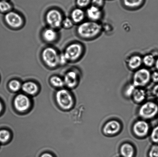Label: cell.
I'll return each instance as SVG.
<instances>
[{
  "mask_svg": "<svg viewBox=\"0 0 158 157\" xmlns=\"http://www.w3.org/2000/svg\"><path fill=\"white\" fill-rule=\"evenodd\" d=\"M103 32V26L100 22L84 21L79 25L77 33L79 37L86 41L97 39Z\"/></svg>",
  "mask_w": 158,
  "mask_h": 157,
  "instance_id": "1",
  "label": "cell"
},
{
  "mask_svg": "<svg viewBox=\"0 0 158 157\" xmlns=\"http://www.w3.org/2000/svg\"><path fill=\"white\" fill-rule=\"evenodd\" d=\"M151 72L146 67H141L134 72L132 76L133 85L136 87H144L151 81Z\"/></svg>",
  "mask_w": 158,
  "mask_h": 157,
  "instance_id": "2",
  "label": "cell"
},
{
  "mask_svg": "<svg viewBox=\"0 0 158 157\" xmlns=\"http://www.w3.org/2000/svg\"><path fill=\"white\" fill-rule=\"evenodd\" d=\"M85 52V48L80 43H73L66 48L64 54L68 61H74L80 59Z\"/></svg>",
  "mask_w": 158,
  "mask_h": 157,
  "instance_id": "3",
  "label": "cell"
},
{
  "mask_svg": "<svg viewBox=\"0 0 158 157\" xmlns=\"http://www.w3.org/2000/svg\"><path fill=\"white\" fill-rule=\"evenodd\" d=\"M42 57L45 64L49 67L55 68L59 64V55L52 48L45 49L42 53Z\"/></svg>",
  "mask_w": 158,
  "mask_h": 157,
  "instance_id": "4",
  "label": "cell"
},
{
  "mask_svg": "<svg viewBox=\"0 0 158 157\" xmlns=\"http://www.w3.org/2000/svg\"><path fill=\"white\" fill-rule=\"evenodd\" d=\"M139 115L145 119H151L158 115V104L153 101H148L140 107Z\"/></svg>",
  "mask_w": 158,
  "mask_h": 157,
  "instance_id": "5",
  "label": "cell"
},
{
  "mask_svg": "<svg viewBox=\"0 0 158 157\" xmlns=\"http://www.w3.org/2000/svg\"><path fill=\"white\" fill-rule=\"evenodd\" d=\"M56 99L60 107L64 110H69L73 104L72 95L67 90L64 89H62L57 92Z\"/></svg>",
  "mask_w": 158,
  "mask_h": 157,
  "instance_id": "6",
  "label": "cell"
},
{
  "mask_svg": "<svg viewBox=\"0 0 158 157\" xmlns=\"http://www.w3.org/2000/svg\"><path fill=\"white\" fill-rule=\"evenodd\" d=\"M46 21L52 28H59L62 25V15L59 11L52 9L48 12L46 15Z\"/></svg>",
  "mask_w": 158,
  "mask_h": 157,
  "instance_id": "7",
  "label": "cell"
},
{
  "mask_svg": "<svg viewBox=\"0 0 158 157\" xmlns=\"http://www.w3.org/2000/svg\"><path fill=\"white\" fill-rule=\"evenodd\" d=\"M85 13L88 20L95 22H100L104 16L103 9L92 5L86 9Z\"/></svg>",
  "mask_w": 158,
  "mask_h": 157,
  "instance_id": "8",
  "label": "cell"
},
{
  "mask_svg": "<svg viewBox=\"0 0 158 157\" xmlns=\"http://www.w3.org/2000/svg\"><path fill=\"white\" fill-rule=\"evenodd\" d=\"M6 23L10 27L18 28L21 27L23 24V20L21 15L16 12L9 11L5 16Z\"/></svg>",
  "mask_w": 158,
  "mask_h": 157,
  "instance_id": "9",
  "label": "cell"
},
{
  "mask_svg": "<svg viewBox=\"0 0 158 157\" xmlns=\"http://www.w3.org/2000/svg\"><path fill=\"white\" fill-rule=\"evenodd\" d=\"M14 103L15 108L20 112L27 110L30 104L29 98L23 94H19L17 96L14 100Z\"/></svg>",
  "mask_w": 158,
  "mask_h": 157,
  "instance_id": "10",
  "label": "cell"
},
{
  "mask_svg": "<svg viewBox=\"0 0 158 157\" xmlns=\"http://www.w3.org/2000/svg\"><path fill=\"white\" fill-rule=\"evenodd\" d=\"M126 65L129 70L135 71L143 65L142 57L138 54L132 55L127 60Z\"/></svg>",
  "mask_w": 158,
  "mask_h": 157,
  "instance_id": "11",
  "label": "cell"
},
{
  "mask_svg": "<svg viewBox=\"0 0 158 157\" xmlns=\"http://www.w3.org/2000/svg\"><path fill=\"white\" fill-rule=\"evenodd\" d=\"M133 130L136 136L142 137L148 134L149 130V126L146 121H138L134 124Z\"/></svg>",
  "mask_w": 158,
  "mask_h": 157,
  "instance_id": "12",
  "label": "cell"
},
{
  "mask_svg": "<svg viewBox=\"0 0 158 157\" xmlns=\"http://www.w3.org/2000/svg\"><path fill=\"white\" fill-rule=\"evenodd\" d=\"M120 123L116 120H111L105 124L103 128V132L105 135L112 136L117 133L121 129Z\"/></svg>",
  "mask_w": 158,
  "mask_h": 157,
  "instance_id": "13",
  "label": "cell"
},
{
  "mask_svg": "<svg viewBox=\"0 0 158 157\" xmlns=\"http://www.w3.org/2000/svg\"><path fill=\"white\" fill-rule=\"evenodd\" d=\"M78 80V73L74 70H72L68 72L65 75L64 81L67 87L72 88L77 85Z\"/></svg>",
  "mask_w": 158,
  "mask_h": 157,
  "instance_id": "14",
  "label": "cell"
},
{
  "mask_svg": "<svg viewBox=\"0 0 158 157\" xmlns=\"http://www.w3.org/2000/svg\"><path fill=\"white\" fill-rule=\"evenodd\" d=\"M145 0H122L124 8L129 10H136L143 7Z\"/></svg>",
  "mask_w": 158,
  "mask_h": 157,
  "instance_id": "15",
  "label": "cell"
},
{
  "mask_svg": "<svg viewBox=\"0 0 158 157\" xmlns=\"http://www.w3.org/2000/svg\"><path fill=\"white\" fill-rule=\"evenodd\" d=\"M71 19L74 23L80 24L84 21L86 18L85 11L80 8H77L73 10L71 13Z\"/></svg>",
  "mask_w": 158,
  "mask_h": 157,
  "instance_id": "16",
  "label": "cell"
},
{
  "mask_svg": "<svg viewBox=\"0 0 158 157\" xmlns=\"http://www.w3.org/2000/svg\"><path fill=\"white\" fill-rule=\"evenodd\" d=\"M43 37L44 41L48 42L55 41L57 38V33L55 29L50 28L45 29L43 33Z\"/></svg>",
  "mask_w": 158,
  "mask_h": 157,
  "instance_id": "17",
  "label": "cell"
},
{
  "mask_svg": "<svg viewBox=\"0 0 158 157\" xmlns=\"http://www.w3.org/2000/svg\"><path fill=\"white\" fill-rule=\"evenodd\" d=\"M22 90L26 93L33 95L36 93L38 90V86L35 83L29 81L24 83L22 86Z\"/></svg>",
  "mask_w": 158,
  "mask_h": 157,
  "instance_id": "18",
  "label": "cell"
},
{
  "mask_svg": "<svg viewBox=\"0 0 158 157\" xmlns=\"http://www.w3.org/2000/svg\"><path fill=\"white\" fill-rule=\"evenodd\" d=\"M156 58L152 53H148L142 57L143 65L147 68L149 69L154 67Z\"/></svg>",
  "mask_w": 158,
  "mask_h": 157,
  "instance_id": "19",
  "label": "cell"
},
{
  "mask_svg": "<svg viewBox=\"0 0 158 157\" xmlns=\"http://www.w3.org/2000/svg\"><path fill=\"white\" fill-rule=\"evenodd\" d=\"M121 154L123 157H133L134 155V147L131 144L125 143L122 145L120 147Z\"/></svg>",
  "mask_w": 158,
  "mask_h": 157,
  "instance_id": "20",
  "label": "cell"
},
{
  "mask_svg": "<svg viewBox=\"0 0 158 157\" xmlns=\"http://www.w3.org/2000/svg\"><path fill=\"white\" fill-rule=\"evenodd\" d=\"M132 96L135 101L136 102L140 103L145 100L146 94L145 91L143 89L136 87Z\"/></svg>",
  "mask_w": 158,
  "mask_h": 157,
  "instance_id": "21",
  "label": "cell"
},
{
  "mask_svg": "<svg viewBox=\"0 0 158 157\" xmlns=\"http://www.w3.org/2000/svg\"><path fill=\"white\" fill-rule=\"evenodd\" d=\"M50 81L52 85L57 87H63L64 84V80L60 77L57 76L52 77L50 78Z\"/></svg>",
  "mask_w": 158,
  "mask_h": 157,
  "instance_id": "22",
  "label": "cell"
},
{
  "mask_svg": "<svg viewBox=\"0 0 158 157\" xmlns=\"http://www.w3.org/2000/svg\"><path fill=\"white\" fill-rule=\"evenodd\" d=\"M11 5L7 1L1 0L0 1V11L2 12H8L11 9Z\"/></svg>",
  "mask_w": 158,
  "mask_h": 157,
  "instance_id": "23",
  "label": "cell"
},
{
  "mask_svg": "<svg viewBox=\"0 0 158 157\" xmlns=\"http://www.w3.org/2000/svg\"><path fill=\"white\" fill-rule=\"evenodd\" d=\"M9 88L13 92L18 91L21 87V83L17 80H13L9 83Z\"/></svg>",
  "mask_w": 158,
  "mask_h": 157,
  "instance_id": "24",
  "label": "cell"
},
{
  "mask_svg": "<svg viewBox=\"0 0 158 157\" xmlns=\"http://www.w3.org/2000/svg\"><path fill=\"white\" fill-rule=\"evenodd\" d=\"M91 0H76L78 7L83 9L87 8L91 5Z\"/></svg>",
  "mask_w": 158,
  "mask_h": 157,
  "instance_id": "25",
  "label": "cell"
},
{
  "mask_svg": "<svg viewBox=\"0 0 158 157\" xmlns=\"http://www.w3.org/2000/svg\"><path fill=\"white\" fill-rule=\"evenodd\" d=\"M10 133L8 131L5 130L0 131V142H7L10 138Z\"/></svg>",
  "mask_w": 158,
  "mask_h": 157,
  "instance_id": "26",
  "label": "cell"
},
{
  "mask_svg": "<svg viewBox=\"0 0 158 157\" xmlns=\"http://www.w3.org/2000/svg\"><path fill=\"white\" fill-rule=\"evenodd\" d=\"M151 138L153 143L158 144V125L155 127L152 131Z\"/></svg>",
  "mask_w": 158,
  "mask_h": 157,
  "instance_id": "27",
  "label": "cell"
},
{
  "mask_svg": "<svg viewBox=\"0 0 158 157\" xmlns=\"http://www.w3.org/2000/svg\"><path fill=\"white\" fill-rule=\"evenodd\" d=\"M148 156L149 157H158V144H155L151 147Z\"/></svg>",
  "mask_w": 158,
  "mask_h": 157,
  "instance_id": "28",
  "label": "cell"
},
{
  "mask_svg": "<svg viewBox=\"0 0 158 157\" xmlns=\"http://www.w3.org/2000/svg\"><path fill=\"white\" fill-rule=\"evenodd\" d=\"M62 25L64 28L66 29H70L73 27L74 22L71 18H66L63 20Z\"/></svg>",
  "mask_w": 158,
  "mask_h": 157,
  "instance_id": "29",
  "label": "cell"
},
{
  "mask_svg": "<svg viewBox=\"0 0 158 157\" xmlns=\"http://www.w3.org/2000/svg\"><path fill=\"white\" fill-rule=\"evenodd\" d=\"M105 2V0H91V5L103 9Z\"/></svg>",
  "mask_w": 158,
  "mask_h": 157,
  "instance_id": "30",
  "label": "cell"
},
{
  "mask_svg": "<svg viewBox=\"0 0 158 157\" xmlns=\"http://www.w3.org/2000/svg\"><path fill=\"white\" fill-rule=\"evenodd\" d=\"M151 80L156 84H158V71H154L151 73Z\"/></svg>",
  "mask_w": 158,
  "mask_h": 157,
  "instance_id": "31",
  "label": "cell"
},
{
  "mask_svg": "<svg viewBox=\"0 0 158 157\" xmlns=\"http://www.w3.org/2000/svg\"><path fill=\"white\" fill-rule=\"evenodd\" d=\"M136 88V87L134 85H133V84L128 86L127 89L126 91L127 95L128 96L132 95L133 92H134V90H135Z\"/></svg>",
  "mask_w": 158,
  "mask_h": 157,
  "instance_id": "32",
  "label": "cell"
},
{
  "mask_svg": "<svg viewBox=\"0 0 158 157\" xmlns=\"http://www.w3.org/2000/svg\"><path fill=\"white\" fill-rule=\"evenodd\" d=\"M68 60L66 58L64 53L59 55V64L65 65L67 63Z\"/></svg>",
  "mask_w": 158,
  "mask_h": 157,
  "instance_id": "33",
  "label": "cell"
},
{
  "mask_svg": "<svg viewBox=\"0 0 158 157\" xmlns=\"http://www.w3.org/2000/svg\"><path fill=\"white\" fill-rule=\"evenodd\" d=\"M152 92L153 95L158 99V84H156L153 87Z\"/></svg>",
  "mask_w": 158,
  "mask_h": 157,
  "instance_id": "34",
  "label": "cell"
},
{
  "mask_svg": "<svg viewBox=\"0 0 158 157\" xmlns=\"http://www.w3.org/2000/svg\"><path fill=\"white\" fill-rule=\"evenodd\" d=\"M40 157H53L50 154L45 153L43 154Z\"/></svg>",
  "mask_w": 158,
  "mask_h": 157,
  "instance_id": "35",
  "label": "cell"
},
{
  "mask_svg": "<svg viewBox=\"0 0 158 157\" xmlns=\"http://www.w3.org/2000/svg\"><path fill=\"white\" fill-rule=\"evenodd\" d=\"M154 67H155L156 70L158 71V57L156 58L155 64Z\"/></svg>",
  "mask_w": 158,
  "mask_h": 157,
  "instance_id": "36",
  "label": "cell"
},
{
  "mask_svg": "<svg viewBox=\"0 0 158 157\" xmlns=\"http://www.w3.org/2000/svg\"><path fill=\"white\" fill-rule=\"evenodd\" d=\"M2 105L1 103L0 102V113H1L2 110Z\"/></svg>",
  "mask_w": 158,
  "mask_h": 157,
  "instance_id": "37",
  "label": "cell"
},
{
  "mask_svg": "<svg viewBox=\"0 0 158 157\" xmlns=\"http://www.w3.org/2000/svg\"><path fill=\"white\" fill-rule=\"evenodd\" d=\"M3 1H7V0H3Z\"/></svg>",
  "mask_w": 158,
  "mask_h": 157,
  "instance_id": "38",
  "label": "cell"
},
{
  "mask_svg": "<svg viewBox=\"0 0 158 157\" xmlns=\"http://www.w3.org/2000/svg\"><path fill=\"white\" fill-rule=\"evenodd\" d=\"M157 116H158V115H157Z\"/></svg>",
  "mask_w": 158,
  "mask_h": 157,
  "instance_id": "39",
  "label": "cell"
}]
</instances>
